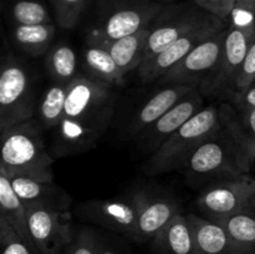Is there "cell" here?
Returning <instances> with one entry per match:
<instances>
[{"label":"cell","instance_id":"27","mask_svg":"<svg viewBox=\"0 0 255 254\" xmlns=\"http://www.w3.org/2000/svg\"><path fill=\"white\" fill-rule=\"evenodd\" d=\"M234 241L242 246L255 249V198L238 213L218 222Z\"/></svg>","mask_w":255,"mask_h":254},{"label":"cell","instance_id":"23","mask_svg":"<svg viewBox=\"0 0 255 254\" xmlns=\"http://www.w3.org/2000/svg\"><path fill=\"white\" fill-rule=\"evenodd\" d=\"M89 42V41H87ZM84 64L90 76L111 86H121L126 75L117 66L114 57L100 45L89 42L84 49Z\"/></svg>","mask_w":255,"mask_h":254},{"label":"cell","instance_id":"32","mask_svg":"<svg viewBox=\"0 0 255 254\" xmlns=\"http://www.w3.org/2000/svg\"><path fill=\"white\" fill-rule=\"evenodd\" d=\"M255 81V40L249 47L246 57L243 60L241 69L237 74L234 80L233 87H232V94H238L243 91L244 89L252 85Z\"/></svg>","mask_w":255,"mask_h":254},{"label":"cell","instance_id":"18","mask_svg":"<svg viewBox=\"0 0 255 254\" xmlns=\"http://www.w3.org/2000/svg\"><path fill=\"white\" fill-rule=\"evenodd\" d=\"M9 179L24 206L35 204L60 211H69L71 198L54 182H45L27 176H11Z\"/></svg>","mask_w":255,"mask_h":254},{"label":"cell","instance_id":"5","mask_svg":"<svg viewBox=\"0 0 255 254\" xmlns=\"http://www.w3.org/2000/svg\"><path fill=\"white\" fill-rule=\"evenodd\" d=\"M32 80L22 61L12 54L2 60L0 72V131L35 115Z\"/></svg>","mask_w":255,"mask_h":254},{"label":"cell","instance_id":"1","mask_svg":"<svg viewBox=\"0 0 255 254\" xmlns=\"http://www.w3.org/2000/svg\"><path fill=\"white\" fill-rule=\"evenodd\" d=\"M115 102L111 85L80 74L69 85L64 115L54 129L52 153L65 157L94 148L111 124Z\"/></svg>","mask_w":255,"mask_h":254},{"label":"cell","instance_id":"10","mask_svg":"<svg viewBox=\"0 0 255 254\" xmlns=\"http://www.w3.org/2000/svg\"><path fill=\"white\" fill-rule=\"evenodd\" d=\"M222 29H224L223 20L211 15V17L207 19L203 24L179 37L177 41L169 45L148 64L139 67V77L144 81H154L157 79H161L168 70H171L174 65L183 60L197 45Z\"/></svg>","mask_w":255,"mask_h":254},{"label":"cell","instance_id":"3","mask_svg":"<svg viewBox=\"0 0 255 254\" xmlns=\"http://www.w3.org/2000/svg\"><path fill=\"white\" fill-rule=\"evenodd\" d=\"M0 171L6 176H27L54 182L51 154L47 152L41 128L35 120L2 129Z\"/></svg>","mask_w":255,"mask_h":254},{"label":"cell","instance_id":"22","mask_svg":"<svg viewBox=\"0 0 255 254\" xmlns=\"http://www.w3.org/2000/svg\"><path fill=\"white\" fill-rule=\"evenodd\" d=\"M56 34L52 22L34 25H14L10 30V37L15 46L29 56L37 57L50 50Z\"/></svg>","mask_w":255,"mask_h":254},{"label":"cell","instance_id":"34","mask_svg":"<svg viewBox=\"0 0 255 254\" xmlns=\"http://www.w3.org/2000/svg\"><path fill=\"white\" fill-rule=\"evenodd\" d=\"M199 7L221 20L229 19L236 0H194Z\"/></svg>","mask_w":255,"mask_h":254},{"label":"cell","instance_id":"33","mask_svg":"<svg viewBox=\"0 0 255 254\" xmlns=\"http://www.w3.org/2000/svg\"><path fill=\"white\" fill-rule=\"evenodd\" d=\"M64 254H97V234L89 228L80 229Z\"/></svg>","mask_w":255,"mask_h":254},{"label":"cell","instance_id":"9","mask_svg":"<svg viewBox=\"0 0 255 254\" xmlns=\"http://www.w3.org/2000/svg\"><path fill=\"white\" fill-rule=\"evenodd\" d=\"M144 191H138L127 198L92 199L77 207L84 219L134 239L139 207Z\"/></svg>","mask_w":255,"mask_h":254},{"label":"cell","instance_id":"24","mask_svg":"<svg viewBox=\"0 0 255 254\" xmlns=\"http://www.w3.org/2000/svg\"><path fill=\"white\" fill-rule=\"evenodd\" d=\"M45 67L54 84L70 85L80 75L76 52L65 42L50 47L45 56Z\"/></svg>","mask_w":255,"mask_h":254},{"label":"cell","instance_id":"31","mask_svg":"<svg viewBox=\"0 0 255 254\" xmlns=\"http://www.w3.org/2000/svg\"><path fill=\"white\" fill-rule=\"evenodd\" d=\"M229 26L238 29L255 26V0H236L229 15Z\"/></svg>","mask_w":255,"mask_h":254},{"label":"cell","instance_id":"8","mask_svg":"<svg viewBox=\"0 0 255 254\" xmlns=\"http://www.w3.org/2000/svg\"><path fill=\"white\" fill-rule=\"evenodd\" d=\"M27 224L37 254H61L75 237L69 211L27 204Z\"/></svg>","mask_w":255,"mask_h":254},{"label":"cell","instance_id":"29","mask_svg":"<svg viewBox=\"0 0 255 254\" xmlns=\"http://www.w3.org/2000/svg\"><path fill=\"white\" fill-rule=\"evenodd\" d=\"M87 0H51L57 24L62 29H71L79 21Z\"/></svg>","mask_w":255,"mask_h":254},{"label":"cell","instance_id":"36","mask_svg":"<svg viewBox=\"0 0 255 254\" xmlns=\"http://www.w3.org/2000/svg\"><path fill=\"white\" fill-rule=\"evenodd\" d=\"M97 254H119L110 243L97 236Z\"/></svg>","mask_w":255,"mask_h":254},{"label":"cell","instance_id":"25","mask_svg":"<svg viewBox=\"0 0 255 254\" xmlns=\"http://www.w3.org/2000/svg\"><path fill=\"white\" fill-rule=\"evenodd\" d=\"M223 121L229 127L251 161L255 162V109L237 111L229 106H221Z\"/></svg>","mask_w":255,"mask_h":254},{"label":"cell","instance_id":"20","mask_svg":"<svg viewBox=\"0 0 255 254\" xmlns=\"http://www.w3.org/2000/svg\"><path fill=\"white\" fill-rule=\"evenodd\" d=\"M152 242L157 254H196L191 222L188 216L181 212L169 221Z\"/></svg>","mask_w":255,"mask_h":254},{"label":"cell","instance_id":"28","mask_svg":"<svg viewBox=\"0 0 255 254\" xmlns=\"http://www.w3.org/2000/svg\"><path fill=\"white\" fill-rule=\"evenodd\" d=\"M10 19L14 25L49 24V10L39 0H15L10 6Z\"/></svg>","mask_w":255,"mask_h":254},{"label":"cell","instance_id":"21","mask_svg":"<svg viewBox=\"0 0 255 254\" xmlns=\"http://www.w3.org/2000/svg\"><path fill=\"white\" fill-rule=\"evenodd\" d=\"M0 209H1L0 216L4 217L9 222V224L19 234L20 238L37 254L36 249L32 244L31 236H30L26 209H25L24 203L15 193L9 177L1 171H0Z\"/></svg>","mask_w":255,"mask_h":254},{"label":"cell","instance_id":"17","mask_svg":"<svg viewBox=\"0 0 255 254\" xmlns=\"http://www.w3.org/2000/svg\"><path fill=\"white\" fill-rule=\"evenodd\" d=\"M179 204L172 197L153 196L144 191L133 241H153L169 221L179 213Z\"/></svg>","mask_w":255,"mask_h":254},{"label":"cell","instance_id":"16","mask_svg":"<svg viewBox=\"0 0 255 254\" xmlns=\"http://www.w3.org/2000/svg\"><path fill=\"white\" fill-rule=\"evenodd\" d=\"M194 236L196 254H255V249L242 246L218 222L194 213L188 214Z\"/></svg>","mask_w":255,"mask_h":254},{"label":"cell","instance_id":"14","mask_svg":"<svg viewBox=\"0 0 255 254\" xmlns=\"http://www.w3.org/2000/svg\"><path fill=\"white\" fill-rule=\"evenodd\" d=\"M254 40L255 26L248 29L228 26L221 64L211 81L206 85L209 90L216 92L219 90L232 91L237 74Z\"/></svg>","mask_w":255,"mask_h":254},{"label":"cell","instance_id":"6","mask_svg":"<svg viewBox=\"0 0 255 254\" xmlns=\"http://www.w3.org/2000/svg\"><path fill=\"white\" fill-rule=\"evenodd\" d=\"M255 198V178L248 173L213 182L201 192L198 211L214 222H221L246 208Z\"/></svg>","mask_w":255,"mask_h":254},{"label":"cell","instance_id":"7","mask_svg":"<svg viewBox=\"0 0 255 254\" xmlns=\"http://www.w3.org/2000/svg\"><path fill=\"white\" fill-rule=\"evenodd\" d=\"M228 27L219 30L197 45L183 60L161 77L164 84L207 85L218 70Z\"/></svg>","mask_w":255,"mask_h":254},{"label":"cell","instance_id":"15","mask_svg":"<svg viewBox=\"0 0 255 254\" xmlns=\"http://www.w3.org/2000/svg\"><path fill=\"white\" fill-rule=\"evenodd\" d=\"M197 86L187 84H168L166 87L152 95L132 116L131 122L126 128L128 138H137L159 117L171 110L179 100L183 99L188 92Z\"/></svg>","mask_w":255,"mask_h":254},{"label":"cell","instance_id":"26","mask_svg":"<svg viewBox=\"0 0 255 254\" xmlns=\"http://www.w3.org/2000/svg\"><path fill=\"white\" fill-rule=\"evenodd\" d=\"M69 85L54 84L45 91L36 107L37 121L45 129H55L62 119Z\"/></svg>","mask_w":255,"mask_h":254},{"label":"cell","instance_id":"4","mask_svg":"<svg viewBox=\"0 0 255 254\" xmlns=\"http://www.w3.org/2000/svg\"><path fill=\"white\" fill-rule=\"evenodd\" d=\"M223 124L221 107H203L179 129H177L154 153L149 156L144 171L159 174L184 167L197 147Z\"/></svg>","mask_w":255,"mask_h":254},{"label":"cell","instance_id":"12","mask_svg":"<svg viewBox=\"0 0 255 254\" xmlns=\"http://www.w3.org/2000/svg\"><path fill=\"white\" fill-rule=\"evenodd\" d=\"M209 17L211 14L202 12L193 7L179 9V11L169 14L168 17H162L156 26H151V32L147 39L146 51L141 66L148 64L169 45L173 44L194 27L203 24Z\"/></svg>","mask_w":255,"mask_h":254},{"label":"cell","instance_id":"11","mask_svg":"<svg viewBox=\"0 0 255 254\" xmlns=\"http://www.w3.org/2000/svg\"><path fill=\"white\" fill-rule=\"evenodd\" d=\"M202 109L203 97L196 87L137 137L141 149L149 154L154 153L177 129L181 128Z\"/></svg>","mask_w":255,"mask_h":254},{"label":"cell","instance_id":"35","mask_svg":"<svg viewBox=\"0 0 255 254\" xmlns=\"http://www.w3.org/2000/svg\"><path fill=\"white\" fill-rule=\"evenodd\" d=\"M233 102L237 111H248L255 109V81L243 91L234 94Z\"/></svg>","mask_w":255,"mask_h":254},{"label":"cell","instance_id":"19","mask_svg":"<svg viewBox=\"0 0 255 254\" xmlns=\"http://www.w3.org/2000/svg\"><path fill=\"white\" fill-rule=\"evenodd\" d=\"M151 32V26H147L129 36L117 40H87L89 42L100 45L110 52L117 66L125 75L134 69H139L143 62L147 39Z\"/></svg>","mask_w":255,"mask_h":254},{"label":"cell","instance_id":"2","mask_svg":"<svg viewBox=\"0 0 255 254\" xmlns=\"http://www.w3.org/2000/svg\"><path fill=\"white\" fill-rule=\"evenodd\" d=\"M253 162L226 124L204 139L186 162L182 172L194 183L222 181L248 173Z\"/></svg>","mask_w":255,"mask_h":254},{"label":"cell","instance_id":"13","mask_svg":"<svg viewBox=\"0 0 255 254\" xmlns=\"http://www.w3.org/2000/svg\"><path fill=\"white\" fill-rule=\"evenodd\" d=\"M162 6L154 2L131 5L110 14L101 24L90 32L87 40H117L129 36L156 19Z\"/></svg>","mask_w":255,"mask_h":254},{"label":"cell","instance_id":"30","mask_svg":"<svg viewBox=\"0 0 255 254\" xmlns=\"http://www.w3.org/2000/svg\"><path fill=\"white\" fill-rule=\"evenodd\" d=\"M0 246L1 254H36L14 231L9 222L0 216Z\"/></svg>","mask_w":255,"mask_h":254}]
</instances>
